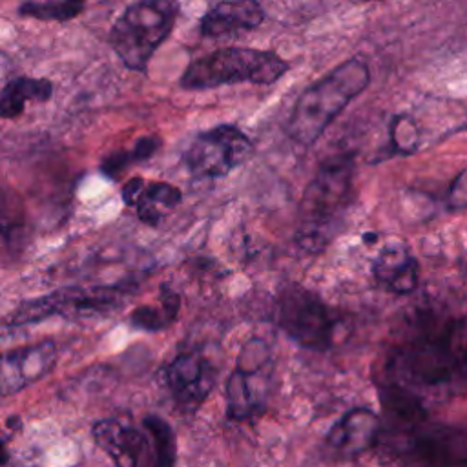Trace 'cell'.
I'll return each mask as SVG.
<instances>
[{
	"label": "cell",
	"instance_id": "obj_4",
	"mask_svg": "<svg viewBox=\"0 0 467 467\" xmlns=\"http://www.w3.org/2000/svg\"><path fill=\"white\" fill-rule=\"evenodd\" d=\"M93 438L117 467L175 465V434L159 416H146L140 427L117 418L100 420L93 427Z\"/></svg>",
	"mask_w": 467,
	"mask_h": 467
},
{
	"label": "cell",
	"instance_id": "obj_10",
	"mask_svg": "<svg viewBox=\"0 0 467 467\" xmlns=\"http://www.w3.org/2000/svg\"><path fill=\"white\" fill-rule=\"evenodd\" d=\"M119 288L93 286V288H64L47 294L38 299L24 301L9 317V325H26L40 321L44 317L62 316H84L100 314L113 308L119 301Z\"/></svg>",
	"mask_w": 467,
	"mask_h": 467
},
{
	"label": "cell",
	"instance_id": "obj_15",
	"mask_svg": "<svg viewBox=\"0 0 467 467\" xmlns=\"http://www.w3.org/2000/svg\"><path fill=\"white\" fill-rule=\"evenodd\" d=\"M376 279L396 294H409L418 283V263L403 241H389L374 261Z\"/></svg>",
	"mask_w": 467,
	"mask_h": 467
},
{
	"label": "cell",
	"instance_id": "obj_18",
	"mask_svg": "<svg viewBox=\"0 0 467 467\" xmlns=\"http://www.w3.org/2000/svg\"><path fill=\"white\" fill-rule=\"evenodd\" d=\"M53 84L47 78L18 77L5 84L0 93V117L15 119L24 111L26 100L44 102L51 97Z\"/></svg>",
	"mask_w": 467,
	"mask_h": 467
},
{
	"label": "cell",
	"instance_id": "obj_12",
	"mask_svg": "<svg viewBox=\"0 0 467 467\" xmlns=\"http://www.w3.org/2000/svg\"><path fill=\"white\" fill-rule=\"evenodd\" d=\"M55 363L57 348L51 341L0 352V396L13 394L44 378Z\"/></svg>",
	"mask_w": 467,
	"mask_h": 467
},
{
	"label": "cell",
	"instance_id": "obj_11",
	"mask_svg": "<svg viewBox=\"0 0 467 467\" xmlns=\"http://www.w3.org/2000/svg\"><path fill=\"white\" fill-rule=\"evenodd\" d=\"M407 449L409 467H465L467 441L463 431L445 425L412 427Z\"/></svg>",
	"mask_w": 467,
	"mask_h": 467
},
{
	"label": "cell",
	"instance_id": "obj_8",
	"mask_svg": "<svg viewBox=\"0 0 467 467\" xmlns=\"http://www.w3.org/2000/svg\"><path fill=\"white\" fill-rule=\"evenodd\" d=\"M277 323L299 345L325 350L334 343L337 319L314 292L290 285L279 296Z\"/></svg>",
	"mask_w": 467,
	"mask_h": 467
},
{
	"label": "cell",
	"instance_id": "obj_21",
	"mask_svg": "<svg viewBox=\"0 0 467 467\" xmlns=\"http://www.w3.org/2000/svg\"><path fill=\"white\" fill-rule=\"evenodd\" d=\"M400 139H403V142L400 144V148H401L403 151H409V150L416 144L418 131H416L412 120L403 119V117L394 119V122H392V140H394V144H396Z\"/></svg>",
	"mask_w": 467,
	"mask_h": 467
},
{
	"label": "cell",
	"instance_id": "obj_5",
	"mask_svg": "<svg viewBox=\"0 0 467 467\" xmlns=\"http://www.w3.org/2000/svg\"><path fill=\"white\" fill-rule=\"evenodd\" d=\"M290 64L274 51L254 47H223L190 62L181 75L184 89H213L228 84H274Z\"/></svg>",
	"mask_w": 467,
	"mask_h": 467
},
{
	"label": "cell",
	"instance_id": "obj_6",
	"mask_svg": "<svg viewBox=\"0 0 467 467\" xmlns=\"http://www.w3.org/2000/svg\"><path fill=\"white\" fill-rule=\"evenodd\" d=\"M177 18L171 0H139L128 5L109 29L111 49L126 67L144 71L168 38Z\"/></svg>",
	"mask_w": 467,
	"mask_h": 467
},
{
	"label": "cell",
	"instance_id": "obj_1",
	"mask_svg": "<svg viewBox=\"0 0 467 467\" xmlns=\"http://www.w3.org/2000/svg\"><path fill=\"white\" fill-rule=\"evenodd\" d=\"M368 82L370 73L363 60L341 62L301 93L288 117L286 133L297 144L312 146L348 102L367 89Z\"/></svg>",
	"mask_w": 467,
	"mask_h": 467
},
{
	"label": "cell",
	"instance_id": "obj_26",
	"mask_svg": "<svg viewBox=\"0 0 467 467\" xmlns=\"http://www.w3.org/2000/svg\"><path fill=\"white\" fill-rule=\"evenodd\" d=\"M352 2H374V0H352Z\"/></svg>",
	"mask_w": 467,
	"mask_h": 467
},
{
	"label": "cell",
	"instance_id": "obj_25",
	"mask_svg": "<svg viewBox=\"0 0 467 467\" xmlns=\"http://www.w3.org/2000/svg\"><path fill=\"white\" fill-rule=\"evenodd\" d=\"M7 460V452H5V449H4V445L0 443V463H4Z\"/></svg>",
	"mask_w": 467,
	"mask_h": 467
},
{
	"label": "cell",
	"instance_id": "obj_20",
	"mask_svg": "<svg viewBox=\"0 0 467 467\" xmlns=\"http://www.w3.org/2000/svg\"><path fill=\"white\" fill-rule=\"evenodd\" d=\"M88 0H57V2H26L18 7L22 16H33L38 20H71L82 13Z\"/></svg>",
	"mask_w": 467,
	"mask_h": 467
},
{
	"label": "cell",
	"instance_id": "obj_23",
	"mask_svg": "<svg viewBox=\"0 0 467 467\" xmlns=\"http://www.w3.org/2000/svg\"><path fill=\"white\" fill-rule=\"evenodd\" d=\"M465 171H460L456 175V179L452 181V186H451V195H449V201H451V206L454 210H463L465 208Z\"/></svg>",
	"mask_w": 467,
	"mask_h": 467
},
{
	"label": "cell",
	"instance_id": "obj_13",
	"mask_svg": "<svg viewBox=\"0 0 467 467\" xmlns=\"http://www.w3.org/2000/svg\"><path fill=\"white\" fill-rule=\"evenodd\" d=\"M215 367L199 354H182L164 370V379L175 401L186 409L199 407L215 385Z\"/></svg>",
	"mask_w": 467,
	"mask_h": 467
},
{
	"label": "cell",
	"instance_id": "obj_14",
	"mask_svg": "<svg viewBox=\"0 0 467 467\" xmlns=\"http://www.w3.org/2000/svg\"><path fill=\"white\" fill-rule=\"evenodd\" d=\"M379 429V418L372 410L352 409L330 429L327 443L343 456H356L376 443Z\"/></svg>",
	"mask_w": 467,
	"mask_h": 467
},
{
	"label": "cell",
	"instance_id": "obj_16",
	"mask_svg": "<svg viewBox=\"0 0 467 467\" xmlns=\"http://www.w3.org/2000/svg\"><path fill=\"white\" fill-rule=\"evenodd\" d=\"M265 20V11L257 0H226L212 7L201 20L204 36H221L234 31L257 27Z\"/></svg>",
	"mask_w": 467,
	"mask_h": 467
},
{
	"label": "cell",
	"instance_id": "obj_24",
	"mask_svg": "<svg viewBox=\"0 0 467 467\" xmlns=\"http://www.w3.org/2000/svg\"><path fill=\"white\" fill-rule=\"evenodd\" d=\"M142 186H144V181H142L140 177H133L130 182L124 184V188H122V199H124V202H126L128 206L135 204V199H137V195L140 193Z\"/></svg>",
	"mask_w": 467,
	"mask_h": 467
},
{
	"label": "cell",
	"instance_id": "obj_3",
	"mask_svg": "<svg viewBox=\"0 0 467 467\" xmlns=\"http://www.w3.org/2000/svg\"><path fill=\"white\" fill-rule=\"evenodd\" d=\"M401 389L414 394L416 387L429 390L447 389L463 379L465 372V323L449 321L440 332L409 341L396 358Z\"/></svg>",
	"mask_w": 467,
	"mask_h": 467
},
{
	"label": "cell",
	"instance_id": "obj_19",
	"mask_svg": "<svg viewBox=\"0 0 467 467\" xmlns=\"http://www.w3.org/2000/svg\"><path fill=\"white\" fill-rule=\"evenodd\" d=\"M177 310H179L177 294L164 288L161 303L157 306H140V308H137L131 316V321H133V325H137L140 328L157 330V328H162V327L170 325L175 319Z\"/></svg>",
	"mask_w": 467,
	"mask_h": 467
},
{
	"label": "cell",
	"instance_id": "obj_7",
	"mask_svg": "<svg viewBox=\"0 0 467 467\" xmlns=\"http://www.w3.org/2000/svg\"><path fill=\"white\" fill-rule=\"evenodd\" d=\"M274 356L263 339H250L243 345L235 368L228 379V416L250 421L265 412L272 389Z\"/></svg>",
	"mask_w": 467,
	"mask_h": 467
},
{
	"label": "cell",
	"instance_id": "obj_2",
	"mask_svg": "<svg viewBox=\"0 0 467 467\" xmlns=\"http://www.w3.org/2000/svg\"><path fill=\"white\" fill-rule=\"evenodd\" d=\"M352 155H336L325 161L303 193L296 243L305 252L323 250L339 224L352 190Z\"/></svg>",
	"mask_w": 467,
	"mask_h": 467
},
{
	"label": "cell",
	"instance_id": "obj_17",
	"mask_svg": "<svg viewBox=\"0 0 467 467\" xmlns=\"http://www.w3.org/2000/svg\"><path fill=\"white\" fill-rule=\"evenodd\" d=\"M181 199V190L170 182H144L133 206H137V215L142 223L157 226L177 208Z\"/></svg>",
	"mask_w": 467,
	"mask_h": 467
},
{
	"label": "cell",
	"instance_id": "obj_22",
	"mask_svg": "<svg viewBox=\"0 0 467 467\" xmlns=\"http://www.w3.org/2000/svg\"><path fill=\"white\" fill-rule=\"evenodd\" d=\"M161 146V139L157 135H146V137H140L133 148H131V153H133V159L135 161H146L150 159Z\"/></svg>",
	"mask_w": 467,
	"mask_h": 467
},
{
	"label": "cell",
	"instance_id": "obj_9",
	"mask_svg": "<svg viewBox=\"0 0 467 467\" xmlns=\"http://www.w3.org/2000/svg\"><path fill=\"white\" fill-rule=\"evenodd\" d=\"M252 151V140L239 128L221 124L195 135L182 161L195 179H217L241 166Z\"/></svg>",
	"mask_w": 467,
	"mask_h": 467
}]
</instances>
